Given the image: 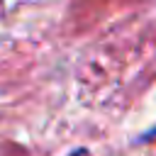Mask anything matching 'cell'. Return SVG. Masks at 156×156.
I'll list each match as a JSON object with an SVG mask.
<instances>
[{
    "mask_svg": "<svg viewBox=\"0 0 156 156\" xmlns=\"http://www.w3.org/2000/svg\"><path fill=\"white\" fill-rule=\"evenodd\" d=\"M68 156H90V154H88V149H76V151H71Z\"/></svg>",
    "mask_w": 156,
    "mask_h": 156,
    "instance_id": "1",
    "label": "cell"
},
{
    "mask_svg": "<svg viewBox=\"0 0 156 156\" xmlns=\"http://www.w3.org/2000/svg\"><path fill=\"white\" fill-rule=\"evenodd\" d=\"M154 134H156V129H154V132H149V134H146V136H154Z\"/></svg>",
    "mask_w": 156,
    "mask_h": 156,
    "instance_id": "2",
    "label": "cell"
}]
</instances>
